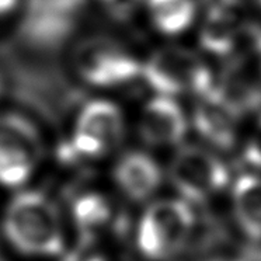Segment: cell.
<instances>
[{"label": "cell", "instance_id": "cell-1", "mask_svg": "<svg viewBox=\"0 0 261 261\" xmlns=\"http://www.w3.org/2000/svg\"><path fill=\"white\" fill-rule=\"evenodd\" d=\"M3 232L20 253L54 257L65 250L61 215L55 202L41 191L17 194L3 216Z\"/></svg>", "mask_w": 261, "mask_h": 261}, {"label": "cell", "instance_id": "cell-2", "mask_svg": "<svg viewBox=\"0 0 261 261\" xmlns=\"http://www.w3.org/2000/svg\"><path fill=\"white\" fill-rule=\"evenodd\" d=\"M0 63L5 89L10 87L20 101L42 117L55 121L76 101L77 91L54 65L24 58L13 49L0 51Z\"/></svg>", "mask_w": 261, "mask_h": 261}, {"label": "cell", "instance_id": "cell-3", "mask_svg": "<svg viewBox=\"0 0 261 261\" xmlns=\"http://www.w3.org/2000/svg\"><path fill=\"white\" fill-rule=\"evenodd\" d=\"M89 0H25L17 42L35 55L49 57L79 30Z\"/></svg>", "mask_w": 261, "mask_h": 261}, {"label": "cell", "instance_id": "cell-4", "mask_svg": "<svg viewBox=\"0 0 261 261\" xmlns=\"http://www.w3.org/2000/svg\"><path fill=\"white\" fill-rule=\"evenodd\" d=\"M141 77L154 94L177 98L202 96L210 90L215 76L204 59L184 46H165L142 63Z\"/></svg>", "mask_w": 261, "mask_h": 261}, {"label": "cell", "instance_id": "cell-5", "mask_svg": "<svg viewBox=\"0 0 261 261\" xmlns=\"http://www.w3.org/2000/svg\"><path fill=\"white\" fill-rule=\"evenodd\" d=\"M195 225L193 210L181 199L149 205L138 226V247L150 260H166L187 244Z\"/></svg>", "mask_w": 261, "mask_h": 261}, {"label": "cell", "instance_id": "cell-6", "mask_svg": "<svg viewBox=\"0 0 261 261\" xmlns=\"http://www.w3.org/2000/svg\"><path fill=\"white\" fill-rule=\"evenodd\" d=\"M73 68L91 87H119L141 77L142 63L124 46L106 37H90L74 48Z\"/></svg>", "mask_w": 261, "mask_h": 261}, {"label": "cell", "instance_id": "cell-7", "mask_svg": "<svg viewBox=\"0 0 261 261\" xmlns=\"http://www.w3.org/2000/svg\"><path fill=\"white\" fill-rule=\"evenodd\" d=\"M124 134L125 118L121 108L110 100H91L80 108L65 154L77 159H98L118 146Z\"/></svg>", "mask_w": 261, "mask_h": 261}, {"label": "cell", "instance_id": "cell-8", "mask_svg": "<svg viewBox=\"0 0 261 261\" xmlns=\"http://www.w3.org/2000/svg\"><path fill=\"white\" fill-rule=\"evenodd\" d=\"M169 178L182 198L201 202L226 187L229 170L210 148L184 145L177 149L171 159Z\"/></svg>", "mask_w": 261, "mask_h": 261}, {"label": "cell", "instance_id": "cell-9", "mask_svg": "<svg viewBox=\"0 0 261 261\" xmlns=\"http://www.w3.org/2000/svg\"><path fill=\"white\" fill-rule=\"evenodd\" d=\"M40 146L34 125L16 114L0 115V186L21 187L35 167Z\"/></svg>", "mask_w": 261, "mask_h": 261}, {"label": "cell", "instance_id": "cell-10", "mask_svg": "<svg viewBox=\"0 0 261 261\" xmlns=\"http://www.w3.org/2000/svg\"><path fill=\"white\" fill-rule=\"evenodd\" d=\"M188 132V118L174 97L154 94L142 108L139 135L150 146H177Z\"/></svg>", "mask_w": 261, "mask_h": 261}, {"label": "cell", "instance_id": "cell-11", "mask_svg": "<svg viewBox=\"0 0 261 261\" xmlns=\"http://www.w3.org/2000/svg\"><path fill=\"white\" fill-rule=\"evenodd\" d=\"M243 31L239 0H210L199 27V45L212 55L226 57Z\"/></svg>", "mask_w": 261, "mask_h": 261}, {"label": "cell", "instance_id": "cell-12", "mask_svg": "<svg viewBox=\"0 0 261 261\" xmlns=\"http://www.w3.org/2000/svg\"><path fill=\"white\" fill-rule=\"evenodd\" d=\"M193 128L211 148L229 150L238 139V114L212 91L195 97Z\"/></svg>", "mask_w": 261, "mask_h": 261}, {"label": "cell", "instance_id": "cell-13", "mask_svg": "<svg viewBox=\"0 0 261 261\" xmlns=\"http://www.w3.org/2000/svg\"><path fill=\"white\" fill-rule=\"evenodd\" d=\"M114 181L132 201L150 198L162 184L158 162L143 150H128L115 163Z\"/></svg>", "mask_w": 261, "mask_h": 261}, {"label": "cell", "instance_id": "cell-14", "mask_svg": "<svg viewBox=\"0 0 261 261\" xmlns=\"http://www.w3.org/2000/svg\"><path fill=\"white\" fill-rule=\"evenodd\" d=\"M233 212L246 236L261 242V177L243 174L233 184Z\"/></svg>", "mask_w": 261, "mask_h": 261}, {"label": "cell", "instance_id": "cell-15", "mask_svg": "<svg viewBox=\"0 0 261 261\" xmlns=\"http://www.w3.org/2000/svg\"><path fill=\"white\" fill-rule=\"evenodd\" d=\"M146 9L154 29L170 37L187 31L197 17L194 0H146Z\"/></svg>", "mask_w": 261, "mask_h": 261}, {"label": "cell", "instance_id": "cell-16", "mask_svg": "<svg viewBox=\"0 0 261 261\" xmlns=\"http://www.w3.org/2000/svg\"><path fill=\"white\" fill-rule=\"evenodd\" d=\"M73 216L82 230L94 232L97 229L106 226L110 222L113 216V210L104 197L89 193L74 201Z\"/></svg>", "mask_w": 261, "mask_h": 261}, {"label": "cell", "instance_id": "cell-17", "mask_svg": "<svg viewBox=\"0 0 261 261\" xmlns=\"http://www.w3.org/2000/svg\"><path fill=\"white\" fill-rule=\"evenodd\" d=\"M244 159L253 167L261 169V115L257 119L244 148Z\"/></svg>", "mask_w": 261, "mask_h": 261}, {"label": "cell", "instance_id": "cell-18", "mask_svg": "<svg viewBox=\"0 0 261 261\" xmlns=\"http://www.w3.org/2000/svg\"><path fill=\"white\" fill-rule=\"evenodd\" d=\"M251 33V44H253V51H254L255 59H257V65L260 68L261 72V25H255L250 30Z\"/></svg>", "mask_w": 261, "mask_h": 261}, {"label": "cell", "instance_id": "cell-19", "mask_svg": "<svg viewBox=\"0 0 261 261\" xmlns=\"http://www.w3.org/2000/svg\"><path fill=\"white\" fill-rule=\"evenodd\" d=\"M20 0H0V17L7 16L18 6Z\"/></svg>", "mask_w": 261, "mask_h": 261}, {"label": "cell", "instance_id": "cell-20", "mask_svg": "<svg viewBox=\"0 0 261 261\" xmlns=\"http://www.w3.org/2000/svg\"><path fill=\"white\" fill-rule=\"evenodd\" d=\"M87 261H132V260L121 254H97L90 257Z\"/></svg>", "mask_w": 261, "mask_h": 261}, {"label": "cell", "instance_id": "cell-21", "mask_svg": "<svg viewBox=\"0 0 261 261\" xmlns=\"http://www.w3.org/2000/svg\"><path fill=\"white\" fill-rule=\"evenodd\" d=\"M5 90V82H3V77H2V74H0V94H2V91Z\"/></svg>", "mask_w": 261, "mask_h": 261}, {"label": "cell", "instance_id": "cell-22", "mask_svg": "<svg viewBox=\"0 0 261 261\" xmlns=\"http://www.w3.org/2000/svg\"><path fill=\"white\" fill-rule=\"evenodd\" d=\"M210 261H238V260H232V258H214V260Z\"/></svg>", "mask_w": 261, "mask_h": 261}, {"label": "cell", "instance_id": "cell-23", "mask_svg": "<svg viewBox=\"0 0 261 261\" xmlns=\"http://www.w3.org/2000/svg\"><path fill=\"white\" fill-rule=\"evenodd\" d=\"M257 3H258V5H261V0H257Z\"/></svg>", "mask_w": 261, "mask_h": 261}]
</instances>
